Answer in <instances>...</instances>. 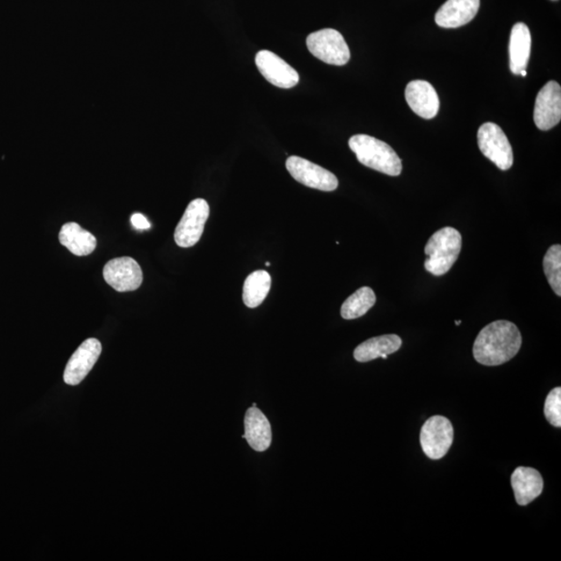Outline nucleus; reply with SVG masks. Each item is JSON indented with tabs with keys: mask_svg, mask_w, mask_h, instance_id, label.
Wrapping results in <instances>:
<instances>
[{
	"mask_svg": "<svg viewBox=\"0 0 561 561\" xmlns=\"http://www.w3.org/2000/svg\"><path fill=\"white\" fill-rule=\"evenodd\" d=\"M534 119L538 129L548 131L561 120V87L555 80L546 84L538 92Z\"/></svg>",
	"mask_w": 561,
	"mask_h": 561,
	"instance_id": "10",
	"label": "nucleus"
},
{
	"mask_svg": "<svg viewBox=\"0 0 561 561\" xmlns=\"http://www.w3.org/2000/svg\"><path fill=\"white\" fill-rule=\"evenodd\" d=\"M516 504L526 506L535 501L543 492L544 480L541 473L534 468H516L511 478Z\"/></svg>",
	"mask_w": 561,
	"mask_h": 561,
	"instance_id": "15",
	"label": "nucleus"
},
{
	"mask_svg": "<svg viewBox=\"0 0 561 561\" xmlns=\"http://www.w3.org/2000/svg\"><path fill=\"white\" fill-rule=\"evenodd\" d=\"M480 0H447L436 14V24L443 28L468 25L479 10Z\"/></svg>",
	"mask_w": 561,
	"mask_h": 561,
	"instance_id": "14",
	"label": "nucleus"
},
{
	"mask_svg": "<svg viewBox=\"0 0 561 561\" xmlns=\"http://www.w3.org/2000/svg\"><path fill=\"white\" fill-rule=\"evenodd\" d=\"M348 145L363 165L389 176L402 174V159L387 143L374 136L356 135L351 137Z\"/></svg>",
	"mask_w": 561,
	"mask_h": 561,
	"instance_id": "2",
	"label": "nucleus"
},
{
	"mask_svg": "<svg viewBox=\"0 0 561 561\" xmlns=\"http://www.w3.org/2000/svg\"><path fill=\"white\" fill-rule=\"evenodd\" d=\"M265 265H266V266H269V262H268V261L266 262Z\"/></svg>",
	"mask_w": 561,
	"mask_h": 561,
	"instance_id": "27",
	"label": "nucleus"
},
{
	"mask_svg": "<svg viewBox=\"0 0 561 561\" xmlns=\"http://www.w3.org/2000/svg\"><path fill=\"white\" fill-rule=\"evenodd\" d=\"M131 224L136 230H147L151 227L149 221L142 214H135L131 216Z\"/></svg>",
	"mask_w": 561,
	"mask_h": 561,
	"instance_id": "24",
	"label": "nucleus"
},
{
	"mask_svg": "<svg viewBox=\"0 0 561 561\" xmlns=\"http://www.w3.org/2000/svg\"><path fill=\"white\" fill-rule=\"evenodd\" d=\"M462 322L461 320H456V326H461Z\"/></svg>",
	"mask_w": 561,
	"mask_h": 561,
	"instance_id": "26",
	"label": "nucleus"
},
{
	"mask_svg": "<svg viewBox=\"0 0 561 561\" xmlns=\"http://www.w3.org/2000/svg\"><path fill=\"white\" fill-rule=\"evenodd\" d=\"M521 346L518 326L507 320H497L480 331L473 346V356L485 366H499L515 358Z\"/></svg>",
	"mask_w": 561,
	"mask_h": 561,
	"instance_id": "1",
	"label": "nucleus"
},
{
	"mask_svg": "<svg viewBox=\"0 0 561 561\" xmlns=\"http://www.w3.org/2000/svg\"><path fill=\"white\" fill-rule=\"evenodd\" d=\"M210 209L208 203L204 199H195L188 204L184 216H182L176 230L175 242L180 247H191L199 243L204 228L208 220Z\"/></svg>",
	"mask_w": 561,
	"mask_h": 561,
	"instance_id": "7",
	"label": "nucleus"
},
{
	"mask_svg": "<svg viewBox=\"0 0 561 561\" xmlns=\"http://www.w3.org/2000/svg\"><path fill=\"white\" fill-rule=\"evenodd\" d=\"M462 245L461 233L456 229L446 227L436 231L426 245V271L436 276L447 274L456 264Z\"/></svg>",
	"mask_w": 561,
	"mask_h": 561,
	"instance_id": "3",
	"label": "nucleus"
},
{
	"mask_svg": "<svg viewBox=\"0 0 561 561\" xmlns=\"http://www.w3.org/2000/svg\"><path fill=\"white\" fill-rule=\"evenodd\" d=\"M105 280L119 293H127L140 288L143 272L134 258L120 257L108 261L104 268Z\"/></svg>",
	"mask_w": 561,
	"mask_h": 561,
	"instance_id": "9",
	"label": "nucleus"
},
{
	"mask_svg": "<svg viewBox=\"0 0 561 561\" xmlns=\"http://www.w3.org/2000/svg\"><path fill=\"white\" fill-rule=\"evenodd\" d=\"M406 100L412 111L426 120L439 113L440 99L435 87L426 80H413L406 87Z\"/></svg>",
	"mask_w": 561,
	"mask_h": 561,
	"instance_id": "13",
	"label": "nucleus"
},
{
	"mask_svg": "<svg viewBox=\"0 0 561 561\" xmlns=\"http://www.w3.org/2000/svg\"><path fill=\"white\" fill-rule=\"evenodd\" d=\"M555 2H556V0H555Z\"/></svg>",
	"mask_w": 561,
	"mask_h": 561,
	"instance_id": "28",
	"label": "nucleus"
},
{
	"mask_svg": "<svg viewBox=\"0 0 561 561\" xmlns=\"http://www.w3.org/2000/svg\"><path fill=\"white\" fill-rule=\"evenodd\" d=\"M271 286V275L265 271H256L247 276L243 293L244 303L246 307H259L265 302Z\"/></svg>",
	"mask_w": 561,
	"mask_h": 561,
	"instance_id": "20",
	"label": "nucleus"
},
{
	"mask_svg": "<svg viewBox=\"0 0 561 561\" xmlns=\"http://www.w3.org/2000/svg\"><path fill=\"white\" fill-rule=\"evenodd\" d=\"M102 352L100 341L95 338L86 339L80 346L65 366L64 381L65 384L76 386L82 383L90 374Z\"/></svg>",
	"mask_w": 561,
	"mask_h": 561,
	"instance_id": "12",
	"label": "nucleus"
},
{
	"mask_svg": "<svg viewBox=\"0 0 561 561\" xmlns=\"http://www.w3.org/2000/svg\"><path fill=\"white\" fill-rule=\"evenodd\" d=\"M376 302L375 291L369 287H362L347 297L342 305L341 316L347 320L362 317L374 307Z\"/></svg>",
	"mask_w": 561,
	"mask_h": 561,
	"instance_id": "21",
	"label": "nucleus"
},
{
	"mask_svg": "<svg viewBox=\"0 0 561 561\" xmlns=\"http://www.w3.org/2000/svg\"><path fill=\"white\" fill-rule=\"evenodd\" d=\"M544 273L553 291L561 296V246L555 245L549 247L546 253L544 261Z\"/></svg>",
	"mask_w": 561,
	"mask_h": 561,
	"instance_id": "22",
	"label": "nucleus"
},
{
	"mask_svg": "<svg viewBox=\"0 0 561 561\" xmlns=\"http://www.w3.org/2000/svg\"><path fill=\"white\" fill-rule=\"evenodd\" d=\"M255 62L262 76L281 89H291L300 82L297 71L272 51H259Z\"/></svg>",
	"mask_w": 561,
	"mask_h": 561,
	"instance_id": "11",
	"label": "nucleus"
},
{
	"mask_svg": "<svg viewBox=\"0 0 561 561\" xmlns=\"http://www.w3.org/2000/svg\"><path fill=\"white\" fill-rule=\"evenodd\" d=\"M544 413L553 426L561 427V388L553 389L546 398Z\"/></svg>",
	"mask_w": 561,
	"mask_h": 561,
	"instance_id": "23",
	"label": "nucleus"
},
{
	"mask_svg": "<svg viewBox=\"0 0 561 561\" xmlns=\"http://www.w3.org/2000/svg\"><path fill=\"white\" fill-rule=\"evenodd\" d=\"M286 169L297 182L318 191L334 192L339 185L333 173L302 157L290 156L286 162Z\"/></svg>",
	"mask_w": 561,
	"mask_h": 561,
	"instance_id": "8",
	"label": "nucleus"
},
{
	"mask_svg": "<svg viewBox=\"0 0 561 561\" xmlns=\"http://www.w3.org/2000/svg\"><path fill=\"white\" fill-rule=\"evenodd\" d=\"M454 438V426L447 418L443 416L429 418L421 428L422 450L432 460H440L446 456L453 446Z\"/></svg>",
	"mask_w": 561,
	"mask_h": 561,
	"instance_id": "6",
	"label": "nucleus"
},
{
	"mask_svg": "<svg viewBox=\"0 0 561 561\" xmlns=\"http://www.w3.org/2000/svg\"><path fill=\"white\" fill-rule=\"evenodd\" d=\"M58 238L60 243L75 256H87L97 246L96 237L75 222L65 224Z\"/></svg>",
	"mask_w": 561,
	"mask_h": 561,
	"instance_id": "19",
	"label": "nucleus"
},
{
	"mask_svg": "<svg viewBox=\"0 0 561 561\" xmlns=\"http://www.w3.org/2000/svg\"><path fill=\"white\" fill-rule=\"evenodd\" d=\"M479 150L502 171L511 169L514 165V152L505 131L497 124L485 123L477 134Z\"/></svg>",
	"mask_w": 561,
	"mask_h": 561,
	"instance_id": "5",
	"label": "nucleus"
},
{
	"mask_svg": "<svg viewBox=\"0 0 561 561\" xmlns=\"http://www.w3.org/2000/svg\"><path fill=\"white\" fill-rule=\"evenodd\" d=\"M402 338L396 334L383 335L364 341L356 346L354 352L356 361L366 363L377 358L388 359V356L399 351L402 347Z\"/></svg>",
	"mask_w": 561,
	"mask_h": 561,
	"instance_id": "18",
	"label": "nucleus"
},
{
	"mask_svg": "<svg viewBox=\"0 0 561 561\" xmlns=\"http://www.w3.org/2000/svg\"><path fill=\"white\" fill-rule=\"evenodd\" d=\"M310 53L318 60L334 65H345L351 60V51L344 35L336 29L325 28L307 38Z\"/></svg>",
	"mask_w": 561,
	"mask_h": 561,
	"instance_id": "4",
	"label": "nucleus"
},
{
	"mask_svg": "<svg viewBox=\"0 0 561 561\" xmlns=\"http://www.w3.org/2000/svg\"><path fill=\"white\" fill-rule=\"evenodd\" d=\"M531 51V34L529 27L519 22L514 25L509 39V68L513 75H520L526 70Z\"/></svg>",
	"mask_w": 561,
	"mask_h": 561,
	"instance_id": "17",
	"label": "nucleus"
},
{
	"mask_svg": "<svg viewBox=\"0 0 561 561\" xmlns=\"http://www.w3.org/2000/svg\"><path fill=\"white\" fill-rule=\"evenodd\" d=\"M272 427L258 407H250L245 417V439L258 453H264L272 444Z\"/></svg>",
	"mask_w": 561,
	"mask_h": 561,
	"instance_id": "16",
	"label": "nucleus"
},
{
	"mask_svg": "<svg viewBox=\"0 0 561 561\" xmlns=\"http://www.w3.org/2000/svg\"><path fill=\"white\" fill-rule=\"evenodd\" d=\"M520 75H522V76L526 77V76L527 75V72H526V70L522 71V72L520 73Z\"/></svg>",
	"mask_w": 561,
	"mask_h": 561,
	"instance_id": "25",
	"label": "nucleus"
}]
</instances>
